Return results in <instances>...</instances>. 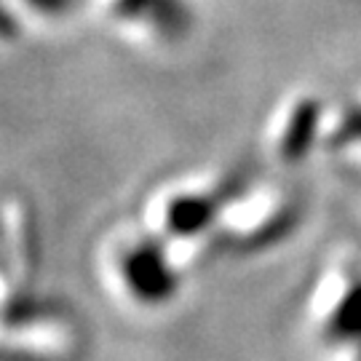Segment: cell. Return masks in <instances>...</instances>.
<instances>
[{"instance_id": "cell-1", "label": "cell", "mask_w": 361, "mask_h": 361, "mask_svg": "<svg viewBox=\"0 0 361 361\" xmlns=\"http://www.w3.org/2000/svg\"><path fill=\"white\" fill-rule=\"evenodd\" d=\"M123 279L140 302H166L177 289V276L169 268L164 249L155 244L134 246L123 259Z\"/></svg>"}, {"instance_id": "cell-3", "label": "cell", "mask_w": 361, "mask_h": 361, "mask_svg": "<svg viewBox=\"0 0 361 361\" xmlns=\"http://www.w3.org/2000/svg\"><path fill=\"white\" fill-rule=\"evenodd\" d=\"M30 6L46 13H62L73 6V0H30Z\"/></svg>"}, {"instance_id": "cell-2", "label": "cell", "mask_w": 361, "mask_h": 361, "mask_svg": "<svg viewBox=\"0 0 361 361\" xmlns=\"http://www.w3.org/2000/svg\"><path fill=\"white\" fill-rule=\"evenodd\" d=\"M332 329L343 337L361 335V289L359 292H353L350 297H345V302H343L340 310L335 313Z\"/></svg>"}]
</instances>
